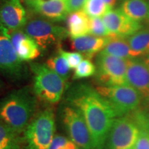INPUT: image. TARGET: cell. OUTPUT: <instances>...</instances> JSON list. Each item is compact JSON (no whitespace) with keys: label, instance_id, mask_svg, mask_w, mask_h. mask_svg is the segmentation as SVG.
<instances>
[{"label":"cell","instance_id":"obj_18","mask_svg":"<svg viewBox=\"0 0 149 149\" xmlns=\"http://www.w3.org/2000/svg\"><path fill=\"white\" fill-rule=\"evenodd\" d=\"M126 37H109L107 45L101 53L107 54L120 58L130 59L137 57L133 51Z\"/></svg>","mask_w":149,"mask_h":149},{"label":"cell","instance_id":"obj_9","mask_svg":"<svg viewBox=\"0 0 149 149\" xmlns=\"http://www.w3.org/2000/svg\"><path fill=\"white\" fill-rule=\"evenodd\" d=\"M0 72L13 81L26 77L27 70L10 40L8 30L0 26Z\"/></svg>","mask_w":149,"mask_h":149},{"label":"cell","instance_id":"obj_20","mask_svg":"<svg viewBox=\"0 0 149 149\" xmlns=\"http://www.w3.org/2000/svg\"><path fill=\"white\" fill-rule=\"evenodd\" d=\"M20 133L0 121V149H24Z\"/></svg>","mask_w":149,"mask_h":149},{"label":"cell","instance_id":"obj_7","mask_svg":"<svg viewBox=\"0 0 149 149\" xmlns=\"http://www.w3.org/2000/svg\"><path fill=\"white\" fill-rule=\"evenodd\" d=\"M24 32L36 42L41 50L59 45L68 35L66 29L40 18L32 19L26 22Z\"/></svg>","mask_w":149,"mask_h":149},{"label":"cell","instance_id":"obj_11","mask_svg":"<svg viewBox=\"0 0 149 149\" xmlns=\"http://www.w3.org/2000/svg\"><path fill=\"white\" fill-rule=\"evenodd\" d=\"M104 24L109 33V37H127L139 31V22L130 19L120 9L109 10L102 17Z\"/></svg>","mask_w":149,"mask_h":149},{"label":"cell","instance_id":"obj_29","mask_svg":"<svg viewBox=\"0 0 149 149\" xmlns=\"http://www.w3.org/2000/svg\"><path fill=\"white\" fill-rule=\"evenodd\" d=\"M134 149H149V131L140 129L139 135L137 137Z\"/></svg>","mask_w":149,"mask_h":149},{"label":"cell","instance_id":"obj_28","mask_svg":"<svg viewBox=\"0 0 149 149\" xmlns=\"http://www.w3.org/2000/svg\"><path fill=\"white\" fill-rule=\"evenodd\" d=\"M59 53L66 59L70 69H74L83 60V55L78 52L65 51L59 48Z\"/></svg>","mask_w":149,"mask_h":149},{"label":"cell","instance_id":"obj_35","mask_svg":"<svg viewBox=\"0 0 149 149\" xmlns=\"http://www.w3.org/2000/svg\"><path fill=\"white\" fill-rule=\"evenodd\" d=\"M0 84H1V81H0Z\"/></svg>","mask_w":149,"mask_h":149},{"label":"cell","instance_id":"obj_26","mask_svg":"<svg viewBox=\"0 0 149 149\" xmlns=\"http://www.w3.org/2000/svg\"><path fill=\"white\" fill-rule=\"evenodd\" d=\"M49 149H81L68 137L57 135L55 136Z\"/></svg>","mask_w":149,"mask_h":149},{"label":"cell","instance_id":"obj_32","mask_svg":"<svg viewBox=\"0 0 149 149\" xmlns=\"http://www.w3.org/2000/svg\"><path fill=\"white\" fill-rule=\"evenodd\" d=\"M143 61L144 62V64L146 65V66L149 68V55H146V57L143 59Z\"/></svg>","mask_w":149,"mask_h":149},{"label":"cell","instance_id":"obj_2","mask_svg":"<svg viewBox=\"0 0 149 149\" xmlns=\"http://www.w3.org/2000/svg\"><path fill=\"white\" fill-rule=\"evenodd\" d=\"M36 107L35 95L29 89L14 91L0 100V121L22 133L34 117Z\"/></svg>","mask_w":149,"mask_h":149},{"label":"cell","instance_id":"obj_13","mask_svg":"<svg viewBox=\"0 0 149 149\" xmlns=\"http://www.w3.org/2000/svg\"><path fill=\"white\" fill-rule=\"evenodd\" d=\"M26 13L19 0H3L0 3V26L9 31L20 30L26 24Z\"/></svg>","mask_w":149,"mask_h":149},{"label":"cell","instance_id":"obj_25","mask_svg":"<svg viewBox=\"0 0 149 149\" xmlns=\"http://www.w3.org/2000/svg\"><path fill=\"white\" fill-rule=\"evenodd\" d=\"M90 33L97 37H109V31L101 17L90 19Z\"/></svg>","mask_w":149,"mask_h":149},{"label":"cell","instance_id":"obj_5","mask_svg":"<svg viewBox=\"0 0 149 149\" xmlns=\"http://www.w3.org/2000/svg\"><path fill=\"white\" fill-rule=\"evenodd\" d=\"M95 90L107 100L117 117L128 115L138 110L142 101L139 93L128 84L98 86Z\"/></svg>","mask_w":149,"mask_h":149},{"label":"cell","instance_id":"obj_15","mask_svg":"<svg viewBox=\"0 0 149 149\" xmlns=\"http://www.w3.org/2000/svg\"><path fill=\"white\" fill-rule=\"evenodd\" d=\"M29 5L37 13L52 21L64 19L69 13L66 0H30Z\"/></svg>","mask_w":149,"mask_h":149},{"label":"cell","instance_id":"obj_16","mask_svg":"<svg viewBox=\"0 0 149 149\" xmlns=\"http://www.w3.org/2000/svg\"><path fill=\"white\" fill-rule=\"evenodd\" d=\"M109 39V37H100L93 35H86L72 39V48L90 59L97 53L102 51Z\"/></svg>","mask_w":149,"mask_h":149},{"label":"cell","instance_id":"obj_21","mask_svg":"<svg viewBox=\"0 0 149 149\" xmlns=\"http://www.w3.org/2000/svg\"><path fill=\"white\" fill-rule=\"evenodd\" d=\"M127 40L131 49L137 57L149 55V29H140L128 37Z\"/></svg>","mask_w":149,"mask_h":149},{"label":"cell","instance_id":"obj_3","mask_svg":"<svg viewBox=\"0 0 149 149\" xmlns=\"http://www.w3.org/2000/svg\"><path fill=\"white\" fill-rule=\"evenodd\" d=\"M33 73L35 95L48 104L58 103L66 88V80L47 65L34 63L31 65Z\"/></svg>","mask_w":149,"mask_h":149},{"label":"cell","instance_id":"obj_30","mask_svg":"<svg viewBox=\"0 0 149 149\" xmlns=\"http://www.w3.org/2000/svg\"><path fill=\"white\" fill-rule=\"evenodd\" d=\"M87 0H66L68 12L73 13L81 10L84 8Z\"/></svg>","mask_w":149,"mask_h":149},{"label":"cell","instance_id":"obj_14","mask_svg":"<svg viewBox=\"0 0 149 149\" xmlns=\"http://www.w3.org/2000/svg\"><path fill=\"white\" fill-rule=\"evenodd\" d=\"M9 35L15 50L22 61L33 60L40 55V46L25 32L16 30L9 31Z\"/></svg>","mask_w":149,"mask_h":149},{"label":"cell","instance_id":"obj_34","mask_svg":"<svg viewBox=\"0 0 149 149\" xmlns=\"http://www.w3.org/2000/svg\"><path fill=\"white\" fill-rule=\"evenodd\" d=\"M122 1H125V0H122Z\"/></svg>","mask_w":149,"mask_h":149},{"label":"cell","instance_id":"obj_36","mask_svg":"<svg viewBox=\"0 0 149 149\" xmlns=\"http://www.w3.org/2000/svg\"></svg>","mask_w":149,"mask_h":149},{"label":"cell","instance_id":"obj_27","mask_svg":"<svg viewBox=\"0 0 149 149\" xmlns=\"http://www.w3.org/2000/svg\"><path fill=\"white\" fill-rule=\"evenodd\" d=\"M130 115L137 124L139 129L149 131V109L147 111H140L138 109L132 113Z\"/></svg>","mask_w":149,"mask_h":149},{"label":"cell","instance_id":"obj_10","mask_svg":"<svg viewBox=\"0 0 149 149\" xmlns=\"http://www.w3.org/2000/svg\"><path fill=\"white\" fill-rule=\"evenodd\" d=\"M138 125L130 115L115 119L108 135L105 149H128L134 146L139 135Z\"/></svg>","mask_w":149,"mask_h":149},{"label":"cell","instance_id":"obj_23","mask_svg":"<svg viewBox=\"0 0 149 149\" xmlns=\"http://www.w3.org/2000/svg\"><path fill=\"white\" fill-rule=\"evenodd\" d=\"M111 9L103 0H87L83 10L89 17L95 18L104 16Z\"/></svg>","mask_w":149,"mask_h":149},{"label":"cell","instance_id":"obj_6","mask_svg":"<svg viewBox=\"0 0 149 149\" xmlns=\"http://www.w3.org/2000/svg\"><path fill=\"white\" fill-rule=\"evenodd\" d=\"M61 122L68 138L81 149H93V138L84 117L77 108L67 103L60 113Z\"/></svg>","mask_w":149,"mask_h":149},{"label":"cell","instance_id":"obj_22","mask_svg":"<svg viewBox=\"0 0 149 149\" xmlns=\"http://www.w3.org/2000/svg\"><path fill=\"white\" fill-rule=\"evenodd\" d=\"M46 65L54 72L66 80L69 76L70 68L66 59L58 52V54L51 57L46 61Z\"/></svg>","mask_w":149,"mask_h":149},{"label":"cell","instance_id":"obj_8","mask_svg":"<svg viewBox=\"0 0 149 149\" xmlns=\"http://www.w3.org/2000/svg\"><path fill=\"white\" fill-rule=\"evenodd\" d=\"M128 60L100 52L97 58L96 78L101 86L125 85Z\"/></svg>","mask_w":149,"mask_h":149},{"label":"cell","instance_id":"obj_33","mask_svg":"<svg viewBox=\"0 0 149 149\" xmlns=\"http://www.w3.org/2000/svg\"><path fill=\"white\" fill-rule=\"evenodd\" d=\"M128 149H134V148H133V147H132V148H128Z\"/></svg>","mask_w":149,"mask_h":149},{"label":"cell","instance_id":"obj_12","mask_svg":"<svg viewBox=\"0 0 149 149\" xmlns=\"http://www.w3.org/2000/svg\"><path fill=\"white\" fill-rule=\"evenodd\" d=\"M126 83L139 93L142 100L149 103V68L144 61L128 59Z\"/></svg>","mask_w":149,"mask_h":149},{"label":"cell","instance_id":"obj_1","mask_svg":"<svg viewBox=\"0 0 149 149\" xmlns=\"http://www.w3.org/2000/svg\"><path fill=\"white\" fill-rule=\"evenodd\" d=\"M67 103L81 112L93 138V149H105L108 135L117 115L105 98L88 85L78 84L67 93Z\"/></svg>","mask_w":149,"mask_h":149},{"label":"cell","instance_id":"obj_31","mask_svg":"<svg viewBox=\"0 0 149 149\" xmlns=\"http://www.w3.org/2000/svg\"><path fill=\"white\" fill-rule=\"evenodd\" d=\"M103 1L110 8H112L117 3V0H103Z\"/></svg>","mask_w":149,"mask_h":149},{"label":"cell","instance_id":"obj_24","mask_svg":"<svg viewBox=\"0 0 149 149\" xmlns=\"http://www.w3.org/2000/svg\"><path fill=\"white\" fill-rule=\"evenodd\" d=\"M96 72V66L89 59H83L74 68V79H80L91 77Z\"/></svg>","mask_w":149,"mask_h":149},{"label":"cell","instance_id":"obj_17","mask_svg":"<svg viewBox=\"0 0 149 149\" xmlns=\"http://www.w3.org/2000/svg\"><path fill=\"white\" fill-rule=\"evenodd\" d=\"M90 19L84 10L71 13L67 19L68 35L74 39L89 34Z\"/></svg>","mask_w":149,"mask_h":149},{"label":"cell","instance_id":"obj_19","mask_svg":"<svg viewBox=\"0 0 149 149\" xmlns=\"http://www.w3.org/2000/svg\"><path fill=\"white\" fill-rule=\"evenodd\" d=\"M120 10L130 19L139 23L149 19V3L146 0H125Z\"/></svg>","mask_w":149,"mask_h":149},{"label":"cell","instance_id":"obj_4","mask_svg":"<svg viewBox=\"0 0 149 149\" xmlns=\"http://www.w3.org/2000/svg\"><path fill=\"white\" fill-rule=\"evenodd\" d=\"M56 131L55 119L51 109L40 111L24 130L27 149H49Z\"/></svg>","mask_w":149,"mask_h":149}]
</instances>
